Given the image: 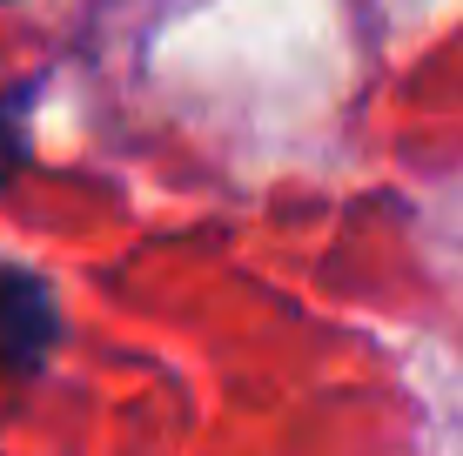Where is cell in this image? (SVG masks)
Instances as JSON below:
<instances>
[{"mask_svg":"<svg viewBox=\"0 0 463 456\" xmlns=\"http://www.w3.org/2000/svg\"><path fill=\"white\" fill-rule=\"evenodd\" d=\"M14 162H21V115H0V175H14Z\"/></svg>","mask_w":463,"mask_h":456,"instance_id":"cell-2","label":"cell"},{"mask_svg":"<svg viewBox=\"0 0 463 456\" xmlns=\"http://www.w3.org/2000/svg\"><path fill=\"white\" fill-rule=\"evenodd\" d=\"M61 342V302L34 269L0 262V369H41Z\"/></svg>","mask_w":463,"mask_h":456,"instance_id":"cell-1","label":"cell"}]
</instances>
